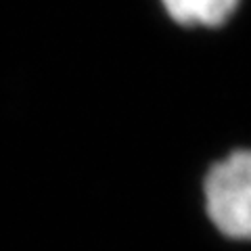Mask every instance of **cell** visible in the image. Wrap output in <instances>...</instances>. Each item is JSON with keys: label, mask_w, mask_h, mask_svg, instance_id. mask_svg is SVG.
<instances>
[{"label": "cell", "mask_w": 251, "mask_h": 251, "mask_svg": "<svg viewBox=\"0 0 251 251\" xmlns=\"http://www.w3.org/2000/svg\"><path fill=\"white\" fill-rule=\"evenodd\" d=\"M157 2L176 27L216 31L232 21L243 0H157Z\"/></svg>", "instance_id": "cell-2"}, {"label": "cell", "mask_w": 251, "mask_h": 251, "mask_svg": "<svg viewBox=\"0 0 251 251\" xmlns=\"http://www.w3.org/2000/svg\"><path fill=\"white\" fill-rule=\"evenodd\" d=\"M203 214L220 239L251 245V149L239 147L207 168L201 182Z\"/></svg>", "instance_id": "cell-1"}]
</instances>
